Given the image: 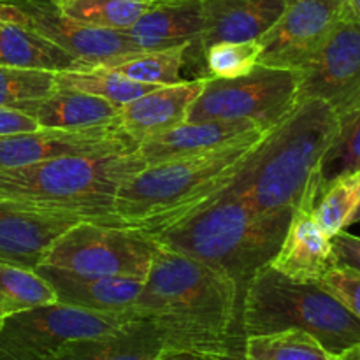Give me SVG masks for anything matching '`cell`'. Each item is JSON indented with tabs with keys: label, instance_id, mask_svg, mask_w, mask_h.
<instances>
[{
	"label": "cell",
	"instance_id": "4dcf8cb0",
	"mask_svg": "<svg viewBox=\"0 0 360 360\" xmlns=\"http://www.w3.org/2000/svg\"><path fill=\"white\" fill-rule=\"evenodd\" d=\"M360 195V171L334 181L320 195L311 214L329 238L345 231Z\"/></svg>",
	"mask_w": 360,
	"mask_h": 360
},
{
	"label": "cell",
	"instance_id": "ba28073f",
	"mask_svg": "<svg viewBox=\"0 0 360 360\" xmlns=\"http://www.w3.org/2000/svg\"><path fill=\"white\" fill-rule=\"evenodd\" d=\"M160 243L144 231L81 220L63 232L41 264L84 276L146 280Z\"/></svg>",
	"mask_w": 360,
	"mask_h": 360
},
{
	"label": "cell",
	"instance_id": "4316f807",
	"mask_svg": "<svg viewBox=\"0 0 360 360\" xmlns=\"http://www.w3.org/2000/svg\"><path fill=\"white\" fill-rule=\"evenodd\" d=\"M56 86L97 95V97L112 102L120 108L127 102L158 88L155 84L137 83V81L129 79V77L101 65L56 72Z\"/></svg>",
	"mask_w": 360,
	"mask_h": 360
},
{
	"label": "cell",
	"instance_id": "f546056e",
	"mask_svg": "<svg viewBox=\"0 0 360 360\" xmlns=\"http://www.w3.org/2000/svg\"><path fill=\"white\" fill-rule=\"evenodd\" d=\"M56 72L0 65V105L30 115L56 91Z\"/></svg>",
	"mask_w": 360,
	"mask_h": 360
},
{
	"label": "cell",
	"instance_id": "9a60e30c",
	"mask_svg": "<svg viewBox=\"0 0 360 360\" xmlns=\"http://www.w3.org/2000/svg\"><path fill=\"white\" fill-rule=\"evenodd\" d=\"M206 77L158 86L120 108L118 127L137 144L186 122Z\"/></svg>",
	"mask_w": 360,
	"mask_h": 360
},
{
	"label": "cell",
	"instance_id": "277c9868",
	"mask_svg": "<svg viewBox=\"0 0 360 360\" xmlns=\"http://www.w3.org/2000/svg\"><path fill=\"white\" fill-rule=\"evenodd\" d=\"M294 213H257L231 183L195 213L155 238L174 252L229 274L245 294L255 271L276 255Z\"/></svg>",
	"mask_w": 360,
	"mask_h": 360
},
{
	"label": "cell",
	"instance_id": "8fae6325",
	"mask_svg": "<svg viewBox=\"0 0 360 360\" xmlns=\"http://www.w3.org/2000/svg\"><path fill=\"white\" fill-rule=\"evenodd\" d=\"M348 16L347 0H285L281 16L259 39V65L302 70Z\"/></svg>",
	"mask_w": 360,
	"mask_h": 360
},
{
	"label": "cell",
	"instance_id": "3957f363",
	"mask_svg": "<svg viewBox=\"0 0 360 360\" xmlns=\"http://www.w3.org/2000/svg\"><path fill=\"white\" fill-rule=\"evenodd\" d=\"M336 112L320 98H308L271 129L232 181L257 211H308L319 164L338 130Z\"/></svg>",
	"mask_w": 360,
	"mask_h": 360
},
{
	"label": "cell",
	"instance_id": "8d00e7d4",
	"mask_svg": "<svg viewBox=\"0 0 360 360\" xmlns=\"http://www.w3.org/2000/svg\"><path fill=\"white\" fill-rule=\"evenodd\" d=\"M336 360H360V343L347 348V350H343L341 354H338Z\"/></svg>",
	"mask_w": 360,
	"mask_h": 360
},
{
	"label": "cell",
	"instance_id": "52a82bcc",
	"mask_svg": "<svg viewBox=\"0 0 360 360\" xmlns=\"http://www.w3.org/2000/svg\"><path fill=\"white\" fill-rule=\"evenodd\" d=\"M301 72L257 63L248 74L232 79L206 77L186 122H245L271 130L299 104Z\"/></svg>",
	"mask_w": 360,
	"mask_h": 360
},
{
	"label": "cell",
	"instance_id": "f35d334b",
	"mask_svg": "<svg viewBox=\"0 0 360 360\" xmlns=\"http://www.w3.org/2000/svg\"><path fill=\"white\" fill-rule=\"evenodd\" d=\"M347 2H348V6H350L352 14L360 20V0H347Z\"/></svg>",
	"mask_w": 360,
	"mask_h": 360
},
{
	"label": "cell",
	"instance_id": "1f68e13d",
	"mask_svg": "<svg viewBox=\"0 0 360 360\" xmlns=\"http://www.w3.org/2000/svg\"><path fill=\"white\" fill-rule=\"evenodd\" d=\"M206 77L232 79L248 74L259 63V41L217 42L204 49Z\"/></svg>",
	"mask_w": 360,
	"mask_h": 360
},
{
	"label": "cell",
	"instance_id": "d4e9b609",
	"mask_svg": "<svg viewBox=\"0 0 360 360\" xmlns=\"http://www.w3.org/2000/svg\"><path fill=\"white\" fill-rule=\"evenodd\" d=\"M58 302L51 285L35 269L0 262V322L27 309Z\"/></svg>",
	"mask_w": 360,
	"mask_h": 360
},
{
	"label": "cell",
	"instance_id": "5b68a950",
	"mask_svg": "<svg viewBox=\"0 0 360 360\" xmlns=\"http://www.w3.org/2000/svg\"><path fill=\"white\" fill-rule=\"evenodd\" d=\"M144 165L134 150L2 169L0 199L72 211L90 221H102L112 211L120 188Z\"/></svg>",
	"mask_w": 360,
	"mask_h": 360
},
{
	"label": "cell",
	"instance_id": "7402d4cb",
	"mask_svg": "<svg viewBox=\"0 0 360 360\" xmlns=\"http://www.w3.org/2000/svg\"><path fill=\"white\" fill-rule=\"evenodd\" d=\"M30 116L41 129L86 130L118 125L120 105L79 90L56 88Z\"/></svg>",
	"mask_w": 360,
	"mask_h": 360
},
{
	"label": "cell",
	"instance_id": "2e32d148",
	"mask_svg": "<svg viewBox=\"0 0 360 360\" xmlns=\"http://www.w3.org/2000/svg\"><path fill=\"white\" fill-rule=\"evenodd\" d=\"M269 266L297 283H319L333 269V241L316 224L311 211L297 210L292 214Z\"/></svg>",
	"mask_w": 360,
	"mask_h": 360
},
{
	"label": "cell",
	"instance_id": "d6a6232c",
	"mask_svg": "<svg viewBox=\"0 0 360 360\" xmlns=\"http://www.w3.org/2000/svg\"><path fill=\"white\" fill-rule=\"evenodd\" d=\"M330 295L360 320V274L345 267L334 266L319 281Z\"/></svg>",
	"mask_w": 360,
	"mask_h": 360
},
{
	"label": "cell",
	"instance_id": "74e56055",
	"mask_svg": "<svg viewBox=\"0 0 360 360\" xmlns=\"http://www.w3.org/2000/svg\"><path fill=\"white\" fill-rule=\"evenodd\" d=\"M355 224H360V195L357 200V206H355V210H354V213H352L350 220H348L347 227H350V225H355Z\"/></svg>",
	"mask_w": 360,
	"mask_h": 360
},
{
	"label": "cell",
	"instance_id": "836d02e7",
	"mask_svg": "<svg viewBox=\"0 0 360 360\" xmlns=\"http://www.w3.org/2000/svg\"><path fill=\"white\" fill-rule=\"evenodd\" d=\"M333 241L334 266L355 271L360 274V238L341 231L330 238Z\"/></svg>",
	"mask_w": 360,
	"mask_h": 360
},
{
	"label": "cell",
	"instance_id": "e0dca14e",
	"mask_svg": "<svg viewBox=\"0 0 360 360\" xmlns=\"http://www.w3.org/2000/svg\"><path fill=\"white\" fill-rule=\"evenodd\" d=\"M35 271L51 285L58 302L88 311L129 313L143 288V281L84 276L46 264H39Z\"/></svg>",
	"mask_w": 360,
	"mask_h": 360
},
{
	"label": "cell",
	"instance_id": "603a6c76",
	"mask_svg": "<svg viewBox=\"0 0 360 360\" xmlns=\"http://www.w3.org/2000/svg\"><path fill=\"white\" fill-rule=\"evenodd\" d=\"M0 65L51 72L84 69L83 63L34 30L0 20Z\"/></svg>",
	"mask_w": 360,
	"mask_h": 360
},
{
	"label": "cell",
	"instance_id": "cb8c5ba5",
	"mask_svg": "<svg viewBox=\"0 0 360 360\" xmlns=\"http://www.w3.org/2000/svg\"><path fill=\"white\" fill-rule=\"evenodd\" d=\"M360 171V109L340 116L338 130L319 164L315 181L308 199V211H313L320 195L345 176Z\"/></svg>",
	"mask_w": 360,
	"mask_h": 360
},
{
	"label": "cell",
	"instance_id": "7a4b0ae2",
	"mask_svg": "<svg viewBox=\"0 0 360 360\" xmlns=\"http://www.w3.org/2000/svg\"><path fill=\"white\" fill-rule=\"evenodd\" d=\"M267 132L253 130L206 153L144 165L120 188L101 224L155 236L185 220L238 178Z\"/></svg>",
	"mask_w": 360,
	"mask_h": 360
},
{
	"label": "cell",
	"instance_id": "ffe728a7",
	"mask_svg": "<svg viewBox=\"0 0 360 360\" xmlns=\"http://www.w3.org/2000/svg\"><path fill=\"white\" fill-rule=\"evenodd\" d=\"M204 32L202 0H157L125 34L143 51L197 46Z\"/></svg>",
	"mask_w": 360,
	"mask_h": 360
},
{
	"label": "cell",
	"instance_id": "d590c367",
	"mask_svg": "<svg viewBox=\"0 0 360 360\" xmlns=\"http://www.w3.org/2000/svg\"><path fill=\"white\" fill-rule=\"evenodd\" d=\"M155 360H243L236 357H225V355H214V354H204V352H193V350H174V348H167L162 352Z\"/></svg>",
	"mask_w": 360,
	"mask_h": 360
},
{
	"label": "cell",
	"instance_id": "f1b7e54d",
	"mask_svg": "<svg viewBox=\"0 0 360 360\" xmlns=\"http://www.w3.org/2000/svg\"><path fill=\"white\" fill-rule=\"evenodd\" d=\"M157 0H58L63 13L79 23L102 30L125 32Z\"/></svg>",
	"mask_w": 360,
	"mask_h": 360
},
{
	"label": "cell",
	"instance_id": "5bb4252c",
	"mask_svg": "<svg viewBox=\"0 0 360 360\" xmlns=\"http://www.w3.org/2000/svg\"><path fill=\"white\" fill-rule=\"evenodd\" d=\"M81 220L86 218L72 211L0 199V262L35 269L49 246Z\"/></svg>",
	"mask_w": 360,
	"mask_h": 360
},
{
	"label": "cell",
	"instance_id": "30bf717a",
	"mask_svg": "<svg viewBox=\"0 0 360 360\" xmlns=\"http://www.w3.org/2000/svg\"><path fill=\"white\" fill-rule=\"evenodd\" d=\"M4 21L27 27L86 67L109 65L143 51L125 32L88 27L67 16L58 0H0Z\"/></svg>",
	"mask_w": 360,
	"mask_h": 360
},
{
	"label": "cell",
	"instance_id": "44dd1931",
	"mask_svg": "<svg viewBox=\"0 0 360 360\" xmlns=\"http://www.w3.org/2000/svg\"><path fill=\"white\" fill-rule=\"evenodd\" d=\"M164 350L167 347L157 323L132 319L111 333L65 345L53 360H155Z\"/></svg>",
	"mask_w": 360,
	"mask_h": 360
},
{
	"label": "cell",
	"instance_id": "484cf974",
	"mask_svg": "<svg viewBox=\"0 0 360 360\" xmlns=\"http://www.w3.org/2000/svg\"><path fill=\"white\" fill-rule=\"evenodd\" d=\"M192 46H174L165 49H150V51H139L127 58L118 60L109 65H101L111 69L129 79L137 83L155 84V86H165V84H176L186 81L181 77V69Z\"/></svg>",
	"mask_w": 360,
	"mask_h": 360
},
{
	"label": "cell",
	"instance_id": "ac0fdd59",
	"mask_svg": "<svg viewBox=\"0 0 360 360\" xmlns=\"http://www.w3.org/2000/svg\"><path fill=\"white\" fill-rule=\"evenodd\" d=\"M285 0H202L204 32L197 49L217 42L259 41L278 21Z\"/></svg>",
	"mask_w": 360,
	"mask_h": 360
},
{
	"label": "cell",
	"instance_id": "4fadbf2b",
	"mask_svg": "<svg viewBox=\"0 0 360 360\" xmlns=\"http://www.w3.org/2000/svg\"><path fill=\"white\" fill-rule=\"evenodd\" d=\"M134 150H137V143L118 125L86 130L39 129L0 139V171L63 157H91Z\"/></svg>",
	"mask_w": 360,
	"mask_h": 360
},
{
	"label": "cell",
	"instance_id": "9c48e42d",
	"mask_svg": "<svg viewBox=\"0 0 360 360\" xmlns=\"http://www.w3.org/2000/svg\"><path fill=\"white\" fill-rule=\"evenodd\" d=\"M136 316L101 313L74 306H39L0 322V360H53L65 345L111 333Z\"/></svg>",
	"mask_w": 360,
	"mask_h": 360
},
{
	"label": "cell",
	"instance_id": "ab89813d",
	"mask_svg": "<svg viewBox=\"0 0 360 360\" xmlns=\"http://www.w3.org/2000/svg\"><path fill=\"white\" fill-rule=\"evenodd\" d=\"M0 20H2V18H0Z\"/></svg>",
	"mask_w": 360,
	"mask_h": 360
},
{
	"label": "cell",
	"instance_id": "d6986e66",
	"mask_svg": "<svg viewBox=\"0 0 360 360\" xmlns=\"http://www.w3.org/2000/svg\"><path fill=\"white\" fill-rule=\"evenodd\" d=\"M253 130L260 129L245 122H221V120L185 122L165 132L141 141L137 144V153L143 158L144 164L153 165L227 146L232 141Z\"/></svg>",
	"mask_w": 360,
	"mask_h": 360
},
{
	"label": "cell",
	"instance_id": "6da1fadb",
	"mask_svg": "<svg viewBox=\"0 0 360 360\" xmlns=\"http://www.w3.org/2000/svg\"><path fill=\"white\" fill-rule=\"evenodd\" d=\"M243 295L229 274L160 245L130 311L153 320L167 348L245 360Z\"/></svg>",
	"mask_w": 360,
	"mask_h": 360
},
{
	"label": "cell",
	"instance_id": "7c38bea8",
	"mask_svg": "<svg viewBox=\"0 0 360 360\" xmlns=\"http://www.w3.org/2000/svg\"><path fill=\"white\" fill-rule=\"evenodd\" d=\"M301 72L299 102L320 98L340 116L360 109V20L348 16Z\"/></svg>",
	"mask_w": 360,
	"mask_h": 360
},
{
	"label": "cell",
	"instance_id": "e575fe53",
	"mask_svg": "<svg viewBox=\"0 0 360 360\" xmlns=\"http://www.w3.org/2000/svg\"><path fill=\"white\" fill-rule=\"evenodd\" d=\"M39 123L32 118L30 115L18 109L2 108L0 105V139L11 136H18V134H27L39 130Z\"/></svg>",
	"mask_w": 360,
	"mask_h": 360
},
{
	"label": "cell",
	"instance_id": "83f0119b",
	"mask_svg": "<svg viewBox=\"0 0 360 360\" xmlns=\"http://www.w3.org/2000/svg\"><path fill=\"white\" fill-rule=\"evenodd\" d=\"M243 357L245 360H336V355L326 350L319 340L297 329L246 336Z\"/></svg>",
	"mask_w": 360,
	"mask_h": 360
},
{
	"label": "cell",
	"instance_id": "8992f818",
	"mask_svg": "<svg viewBox=\"0 0 360 360\" xmlns=\"http://www.w3.org/2000/svg\"><path fill=\"white\" fill-rule=\"evenodd\" d=\"M246 336L297 329L333 355L360 343V320L319 283H297L267 264L246 285L241 309Z\"/></svg>",
	"mask_w": 360,
	"mask_h": 360
}]
</instances>
